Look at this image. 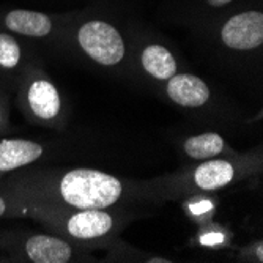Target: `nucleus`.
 I'll return each mask as SVG.
<instances>
[{"instance_id":"nucleus-1","label":"nucleus","mask_w":263,"mask_h":263,"mask_svg":"<svg viewBox=\"0 0 263 263\" xmlns=\"http://www.w3.org/2000/svg\"><path fill=\"white\" fill-rule=\"evenodd\" d=\"M0 187L21 199L71 208L153 206L145 180L123 178L91 167L29 165L0 177Z\"/></svg>"},{"instance_id":"nucleus-2","label":"nucleus","mask_w":263,"mask_h":263,"mask_svg":"<svg viewBox=\"0 0 263 263\" xmlns=\"http://www.w3.org/2000/svg\"><path fill=\"white\" fill-rule=\"evenodd\" d=\"M263 172V148L257 145L235 156L184 164L181 169L147 178V193L153 206L184 200L191 196L214 194L240 184Z\"/></svg>"},{"instance_id":"nucleus-3","label":"nucleus","mask_w":263,"mask_h":263,"mask_svg":"<svg viewBox=\"0 0 263 263\" xmlns=\"http://www.w3.org/2000/svg\"><path fill=\"white\" fill-rule=\"evenodd\" d=\"M22 200L29 219L87 251L106 249L139 216L134 208H71L30 199Z\"/></svg>"},{"instance_id":"nucleus-4","label":"nucleus","mask_w":263,"mask_h":263,"mask_svg":"<svg viewBox=\"0 0 263 263\" xmlns=\"http://www.w3.org/2000/svg\"><path fill=\"white\" fill-rule=\"evenodd\" d=\"M156 95L197 125L233 131L249 122L227 95L193 71H180L164 82Z\"/></svg>"},{"instance_id":"nucleus-5","label":"nucleus","mask_w":263,"mask_h":263,"mask_svg":"<svg viewBox=\"0 0 263 263\" xmlns=\"http://www.w3.org/2000/svg\"><path fill=\"white\" fill-rule=\"evenodd\" d=\"M216 46L229 69L226 73L251 88H261L263 13L260 10H245L229 16L216 32Z\"/></svg>"},{"instance_id":"nucleus-6","label":"nucleus","mask_w":263,"mask_h":263,"mask_svg":"<svg viewBox=\"0 0 263 263\" xmlns=\"http://www.w3.org/2000/svg\"><path fill=\"white\" fill-rule=\"evenodd\" d=\"M71 33L76 55L88 66L112 79L133 84L131 43L115 24L90 17L76 24Z\"/></svg>"},{"instance_id":"nucleus-7","label":"nucleus","mask_w":263,"mask_h":263,"mask_svg":"<svg viewBox=\"0 0 263 263\" xmlns=\"http://www.w3.org/2000/svg\"><path fill=\"white\" fill-rule=\"evenodd\" d=\"M14 100L29 125L62 133L71 122L73 109L68 97L47 74L38 57L29 63L22 74L14 91Z\"/></svg>"},{"instance_id":"nucleus-8","label":"nucleus","mask_w":263,"mask_h":263,"mask_svg":"<svg viewBox=\"0 0 263 263\" xmlns=\"http://www.w3.org/2000/svg\"><path fill=\"white\" fill-rule=\"evenodd\" d=\"M0 254L8 261L71 263L93 261L90 251L51 232L26 229H0Z\"/></svg>"},{"instance_id":"nucleus-9","label":"nucleus","mask_w":263,"mask_h":263,"mask_svg":"<svg viewBox=\"0 0 263 263\" xmlns=\"http://www.w3.org/2000/svg\"><path fill=\"white\" fill-rule=\"evenodd\" d=\"M131 43L133 85L156 95L158 88L184 69L183 59L164 41L145 38Z\"/></svg>"},{"instance_id":"nucleus-10","label":"nucleus","mask_w":263,"mask_h":263,"mask_svg":"<svg viewBox=\"0 0 263 263\" xmlns=\"http://www.w3.org/2000/svg\"><path fill=\"white\" fill-rule=\"evenodd\" d=\"M180 158L184 164H196L208 159L235 156L240 152L232 147V143L224 137L219 129H202L171 134Z\"/></svg>"},{"instance_id":"nucleus-11","label":"nucleus","mask_w":263,"mask_h":263,"mask_svg":"<svg viewBox=\"0 0 263 263\" xmlns=\"http://www.w3.org/2000/svg\"><path fill=\"white\" fill-rule=\"evenodd\" d=\"M54 143L30 137H0V177L35 165L54 155Z\"/></svg>"},{"instance_id":"nucleus-12","label":"nucleus","mask_w":263,"mask_h":263,"mask_svg":"<svg viewBox=\"0 0 263 263\" xmlns=\"http://www.w3.org/2000/svg\"><path fill=\"white\" fill-rule=\"evenodd\" d=\"M36 55L16 35L0 30V87L14 95L22 74Z\"/></svg>"},{"instance_id":"nucleus-13","label":"nucleus","mask_w":263,"mask_h":263,"mask_svg":"<svg viewBox=\"0 0 263 263\" xmlns=\"http://www.w3.org/2000/svg\"><path fill=\"white\" fill-rule=\"evenodd\" d=\"M0 30L29 40H49L57 33L52 16L22 8L10 10L0 16Z\"/></svg>"},{"instance_id":"nucleus-14","label":"nucleus","mask_w":263,"mask_h":263,"mask_svg":"<svg viewBox=\"0 0 263 263\" xmlns=\"http://www.w3.org/2000/svg\"><path fill=\"white\" fill-rule=\"evenodd\" d=\"M106 255L104 261H142V263H172L174 260L159 257L148 254L145 251H140L128 243H125L120 236L115 238V240L106 248Z\"/></svg>"},{"instance_id":"nucleus-15","label":"nucleus","mask_w":263,"mask_h":263,"mask_svg":"<svg viewBox=\"0 0 263 263\" xmlns=\"http://www.w3.org/2000/svg\"><path fill=\"white\" fill-rule=\"evenodd\" d=\"M200 226L197 240L199 245L203 248H218V246H226L230 241V233L219 227L218 224H214L211 221H205Z\"/></svg>"},{"instance_id":"nucleus-16","label":"nucleus","mask_w":263,"mask_h":263,"mask_svg":"<svg viewBox=\"0 0 263 263\" xmlns=\"http://www.w3.org/2000/svg\"><path fill=\"white\" fill-rule=\"evenodd\" d=\"M27 218V208L22 199L0 187V221Z\"/></svg>"},{"instance_id":"nucleus-17","label":"nucleus","mask_w":263,"mask_h":263,"mask_svg":"<svg viewBox=\"0 0 263 263\" xmlns=\"http://www.w3.org/2000/svg\"><path fill=\"white\" fill-rule=\"evenodd\" d=\"M238 260L241 261H254V263H263V241L261 238H257L255 241H251L249 245L243 246L236 255Z\"/></svg>"},{"instance_id":"nucleus-18","label":"nucleus","mask_w":263,"mask_h":263,"mask_svg":"<svg viewBox=\"0 0 263 263\" xmlns=\"http://www.w3.org/2000/svg\"><path fill=\"white\" fill-rule=\"evenodd\" d=\"M10 97L11 95L0 87V137L10 131Z\"/></svg>"},{"instance_id":"nucleus-19","label":"nucleus","mask_w":263,"mask_h":263,"mask_svg":"<svg viewBox=\"0 0 263 263\" xmlns=\"http://www.w3.org/2000/svg\"><path fill=\"white\" fill-rule=\"evenodd\" d=\"M232 2H233V0H205V5H206L208 8H214V10H218V8L229 7Z\"/></svg>"},{"instance_id":"nucleus-20","label":"nucleus","mask_w":263,"mask_h":263,"mask_svg":"<svg viewBox=\"0 0 263 263\" xmlns=\"http://www.w3.org/2000/svg\"><path fill=\"white\" fill-rule=\"evenodd\" d=\"M0 261H2V263H5V261H8V258H7L5 255H2V254H0Z\"/></svg>"}]
</instances>
